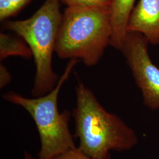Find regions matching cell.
<instances>
[{
	"label": "cell",
	"mask_w": 159,
	"mask_h": 159,
	"mask_svg": "<svg viewBox=\"0 0 159 159\" xmlns=\"http://www.w3.org/2000/svg\"><path fill=\"white\" fill-rule=\"evenodd\" d=\"M75 94L73 117L80 150L94 158L109 159L111 151L125 152L136 146V131L119 116L107 111L91 90L80 81Z\"/></svg>",
	"instance_id": "cell-1"
},
{
	"label": "cell",
	"mask_w": 159,
	"mask_h": 159,
	"mask_svg": "<svg viewBox=\"0 0 159 159\" xmlns=\"http://www.w3.org/2000/svg\"><path fill=\"white\" fill-rule=\"evenodd\" d=\"M112 34L110 8L97 6L67 7L57 35L55 52L62 59L96 65Z\"/></svg>",
	"instance_id": "cell-2"
},
{
	"label": "cell",
	"mask_w": 159,
	"mask_h": 159,
	"mask_svg": "<svg viewBox=\"0 0 159 159\" xmlns=\"http://www.w3.org/2000/svg\"><path fill=\"white\" fill-rule=\"evenodd\" d=\"M61 2L60 0H46L29 18L4 23L5 28L22 38L32 52L36 70L32 89L34 97L50 93L58 81L52 67V57L63 16Z\"/></svg>",
	"instance_id": "cell-3"
},
{
	"label": "cell",
	"mask_w": 159,
	"mask_h": 159,
	"mask_svg": "<svg viewBox=\"0 0 159 159\" xmlns=\"http://www.w3.org/2000/svg\"><path fill=\"white\" fill-rule=\"evenodd\" d=\"M78 61L70 60L57 85L44 96L30 98L14 91L7 92L2 96L7 102L24 108L34 120L40 139L38 159H53L76 148L69 128L71 113L67 110L59 111L58 98L62 85Z\"/></svg>",
	"instance_id": "cell-4"
},
{
	"label": "cell",
	"mask_w": 159,
	"mask_h": 159,
	"mask_svg": "<svg viewBox=\"0 0 159 159\" xmlns=\"http://www.w3.org/2000/svg\"><path fill=\"white\" fill-rule=\"evenodd\" d=\"M147 40L142 34L127 33L121 50L130 69L143 103L152 110L159 109V68L150 57Z\"/></svg>",
	"instance_id": "cell-5"
},
{
	"label": "cell",
	"mask_w": 159,
	"mask_h": 159,
	"mask_svg": "<svg viewBox=\"0 0 159 159\" xmlns=\"http://www.w3.org/2000/svg\"><path fill=\"white\" fill-rule=\"evenodd\" d=\"M127 31L142 34L150 45H159V0H139L131 13Z\"/></svg>",
	"instance_id": "cell-6"
},
{
	"label": "cell",
	"mask_w": 159,
	"mask_h": 159,
	"mask_svg": "<svg viewBox=\"0 0 159 159\" xmlns=\"http://www.w3.org/2000/svg\"><path fill=\"white\" fill-rule=\"evenodd\" d=\"M136 0H112L110 7L112 34L110 46L121 51L127 34V27Z\"/></svg>",
	"instance_id": "cell-7"
},
{
	"label": "cell",
	"mask_w": 159,
	"mask_h": 159,
	"mask_svg": "<svg viewBox=\"0 0 159 159\" xmlns=\"http://www.w3.org/2000/svg\"><path fill=\"white\" fill-rule=\"evenodd\" d=\"M10 56L30 59L33 54L27 43L22 38L16 37L4 33L0 34V60L3 61Z\"/></svg>",
	"instance_id": "cell-8"
},
{
	"label": "cell",
	"mask_w": 159,
	"mask_h": 159,
	"mask_svg": "<svg viewBox=\"0 0 159 159\" xmlns=\"http://www.w3.org/2000/svg\"><path fill=\"white\" fill-rule=\"evenodd\" d=\"M32 0H0V20L4 21L14 17Z\"/></svg>",
	"instance_id": "cell-9"
},
{
	"label": "cell",
	"mask_w": 159,
	"mask_h": 159,
	"mask_svg": "<svg viewBox=\"0 0 159 159\" xmlns=\"http://www.w3.org/2000/svg\"><path fill=\"white\" fill-rule=\"evenodd\" d=\"M67 7L70 6H97L110 8L112 0H60Z\"/></svg>",
	"instance_id": "cell-10"
},
{
	"label": "cell",
	"mask_w": 159,
	"mask_h": 159,
	"mask_svg": "<svg viewBox=\"0 0 159 159\" xmlns=\"http://www.w3.org/2000/svg\"><path fill=\"white\" fill-rule=\"evenodd\" d=\"M53 159H98L86 154L78 148H73L64 152Z\"/></svg>",
	"instance_id": "cell-11"
},
{
	"label": "cell",
	"mask_w": 159,
	"mask_h": 159,
	"mask_svg": "<svg viewBox=\"0 0 159 159\" xmlns=\"http://www.w3.org/2000/svg\"><path fill=\"white\" fill-rule=\"evenodd\" d=\"M11 75L8 69L1 64H0V87L1 89L4 88L6 85L9 84L11 82Z\"/></svg>",
	"instance_id": "cell-12"
},
{
	"label": "cell",
	"mask_w": 159,
	"mask_h": 159,
	"mask_svg": "<svg viewBox=\"0 0 159 159\" xmlns=\"http://www.w3.org/2000/svg\"><path fill=\"white\" fill-rule=\"evenodd\" d=\"M24 159H33V157L31 154L27 152H24Z\"/></svg>",
	"instance_id": "cell-13"
}]
</instances>
